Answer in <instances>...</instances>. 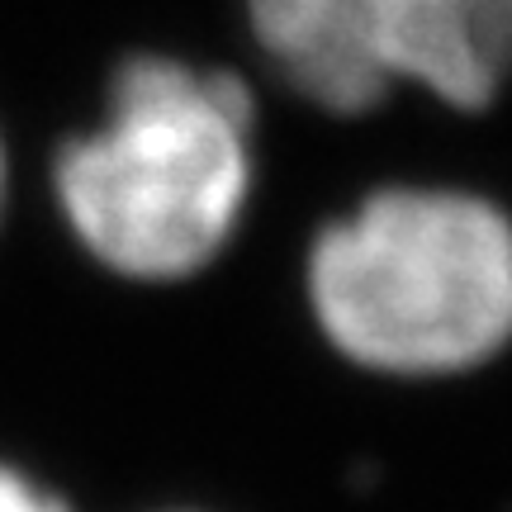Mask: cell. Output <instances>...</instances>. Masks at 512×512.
I'll list each match as a JSON object with an SVG mask.
<instances>
[{
  "label": "cell",
  "instance_id": "obj_2",
  "mask_svg": "<svg viewBox=\"0 0 512 512\" xmlns=\"http://www.w3.org/2000/svg\"><path fill=\"white\" fill-rule=\"evenodd\" d=\"M304 290L351 366L460 375L512 342V219L470 190L389 185L313 238Z\"/></svg>",
  "mask_w": 512,
  "mask_h": 512
},
{
  "label": "cell",
  "instance_id": "obj_3",
  "mask_svg": "<svg viewBox=\"0 0 512 512\" xmlns=\"http://www.w3.org/2000/svg\"><path fill=\"white\" fill-rule=\"evenodd\" d=\"M247 29L285 91L323 114H366L394 86H422L437 0H242Z\"/></svg>",
  "mask_w": 512,
  "mask_h": 512
},
{
  "label": "cell",
  "instance_id": "obj_5",
  "mask_svg": "<svg viewBox=\"0 0 512 512\" xmlns=\"http://www.w3.org/2000/svg\"><path fill=\"white\" fill-rule=\"evenodd\" d=\"M0 512H72L57 494H48L38 479L15 465H0Z\"/></svg>",
  "mask_w": 512,
  "mask_h": 512
},
{
  "label": "cell",
  "instance_id": "obj_1",
  "mask_svg": "<svg viewBox=\"0 0 512 512\" xmlns=\"http://www.w3.org/2000/svg\"><path fill=\"white\" fill-rule=\"evenodd\" d=\"M252 124L256 100L242 76L171 53L124 57L105 119L57 147V214L110 275L190 280L242 223Z\"/></svg>",
  "mask_w": 512,
  "mask_h": 512
},
{
  "label": "cell",
  "instance_id": "obj_4",
  "mask_svg": "<svg viewBox=\"0 0 512 512\" xmlns=\"http://www.w3.org/2000/svg\"><path fill=\"white\" fill-rule=\"evenodd\" d=\"M508 76L512 0H437V43L422 91L451 110H484Z\"/></svg>",
  "mask_w": 512,
  "mask_h": 512
},
{
  "label": "cell",
  "instance_id": "obj_6",
  "mask_svg": "<svg viewBox=\"0 0 512 512\" xmlns=\"http://www.w3.org/2000/svg\"><path fill=\"white\" fill-rule=\"evenodd\" d=\"M0 209H5V147H0Z\"/></svg>",
  "mask_w": 512,
  "mask_h": 512
}]
</instances>
